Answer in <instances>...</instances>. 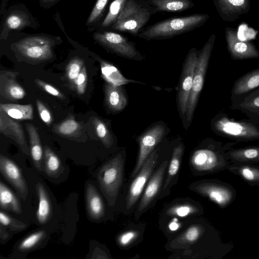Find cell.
Listing matches in <instances>:
<instances>
[{"instance_id": "cell-24", "label": "cell", "mask_w": 259, "mask_h": 259, "mask_svg": "<svg viewBox=\"0 0 259 259\" xmlns=\"http://www.w3.org/2000/svg\"><path fill=\"white\" fill-rule=\"evenodd\" d=\"M226 155L231 162L255 164L259 162V145L232 148L227 151Z\"/></svg>"}, {"instance_id": "cell-7", "label": "cell", "mask_w": 259, "mask_h": 259, "mask_svg": "<svg viewBox=\"0 0 259 259\" xmlns=\"http://www.w3.org/2000/svg\"><path fill=\"white\" fill-rule=\"evenodd\" d=\"M215 38V35L212 34L202 49L198 52L192 87L188 99L185 113L188 121H191L193 117L199 94L203 86L204 77Z\"/></svg>"}, {"instance_id": "cell-17", "label": "cell", "mask_w": 259, "mask_h": 259, "mask_svg": "<svg viewBox=\"0 0 259 259\" xmlns=\"http://www.w3.org/2000/svg\"><path fill=\"white\" fill-rule=\"evenodd\" d=\"M0 133L13 139L26 155H30L23 127L20 122L0 109Z\"/></svg>"}, {"instance_id": "cell-3", "label": "cell", "mask_w": 259, "mask_h": 259, "mask_svg": "<svg viewBox=\"0 0 259 259\" xmlns=\"http://www.w3.org/2000/svg\"><path fill=\"white\" fill-rule=\"evenodd\" d=\"M156 13L147 0H126L117 21L110 28L137 37Z\"/></svg>"}, {"instance_id": "cell-21", "label": "cell", "mask_w": 259, "mask_h": 259, "mask_svg": "<svg viewBox=\"0 0 259 259\" xmlns=\"http://www.w3.org/2000/svg\"><path fill=\"white\" fill-rule=\"evenodd\" d=\"M86 208L88 214L91 219L98 220L105 214L103 200L96 188L89 184L85 191Z\"/></svg>"}, {"instance_id": "cell-29", "label": "cell", "mask_w": 259, "mask_h": 259, "mask_svg": "<svg viewBox=\"0 0 259 259\" xmlns=\"http://www.w3.org/2000/svg\"><path fill=\"white\" fill-rule=\"evenodd\" d=\"M184 151V146L183 144H180L175 148L172 156L168 166L167 176L165 181V183L162 189L161 195L159 198H162L164 196L165 193H167L169 191L171 183L177 175L179 170L181 161Z\"/></svg>"}, {"instance_id": "cell-48", "label": "cell", "mask_w": 259, "mask_h": 259, "mask_svg": "<svg viewBox=\"0 0 259 259\" xmlns=\"http://www.w3.org/2000/svg\"><path fill=\"white\" fill-rule=\"evenodd\" d=\"M40 5L46 8L50 7L59 0H39Z\"/></svg>"}, {"instance_id": "cell-50", "label": "cell", "mask_w": 259, "mask_h": 259, "mask_svg": "<svg viewBox=\"0 0 259 259\" xmlns=\"http://www.w3.org/2000/svg\"><path fill=\"white\" fill-rule=\"evenodd\" d=\"M258 221H259V215H258Z\"/></svg>"}, {"instance_id": "cell-6", "label": "cell", "mask_w": 259, "mask_h": 259, "mask_svg": "<svg viewBox=\"0 0 259 259\" xmlns=\"http://www.w3.org/2000/svg\"><path fill=\"white\" fill-rule=\"evenodd\" d=\"M123 160L118 154L99 169L98 180L110 205H113L123 180Z\"/></svg>"}, {"instance_id": "cell-49", "label": "cell", "mask_w": 259, "mask_h": 259, "mask_svg": "<svg viewBox=\"0 0 259 259\" xmlns=\"http://www.w3.org/2000/svg\"><path fill=\"white\" fill-rule=\"evenodd\" d=\"M180 224L176 221L174 220L169 225V228L171 231L177 230L180 227Z\"/></svg>"}, {"instance_id": "cell-13", "label": "cell", "mask_w": 259, "mask_h": 259, "mask_svg": "<svg viewBox=\"0 0 259 259\" xmlns=\"http://www.w3.org/2000/svg\"><path fill=\"white\" fill-rule=\"evenodd\" d=\"M0 171L4 178L16 190L23 199L28 192L26 182L18 166L11 159L1 154Z\"/></svg>"}, {"instance_id": "cell-12", "label": "cell", "mask_w": 259, "mask_h": 259, "mask_svg": "<svg viewBox=\"0 0 259 259\" xmlns=\"http://www.w3.org/2000/svg\"><path fill=\"white\" fill-rule=\"evenodd\" d=\"M165 133L164 126L157 124L142 134L139 139V152L137 163L131 177L136 176L142 165L156 145L161 141Z\"/></svg>"}, {"instance_id": "cell-47", "label": "cell", "mask_w": 259, "mask_h": 259, "mask_svg": "<svg viewBox=\"0 0 259 259\" xmlns=\"http://www.w3.org/2000/svg\"><path fill=\"white\" fill-rule=\"evenodd\" d=\"M5 227L1 224L0 225V238L1 241H6L8 239L9 237V233L6 231Z\"/></svg>"}, {"instance_id": "cell-15", "label": "cell", "mask_w": 259, "mask_h": 259, "mask_svg": "<svg viewBox=\"0 0 259 259\" xmlns=\"http://www.w3.org/2000/svg\"><path fill=\"white\" fill-rule=\"evenodd\" d=\"M231 98L232 109L240 111L250 121L259 124V87L244 95Z\"/></svg>"}, {"instance_id": "cell-34", "label": "cell", "mask_w": 259, "mask_h": 259, "mask_svg": "<svg viewBox=\"0 0 259 259\" xmlns=\"http://www.w3.org/2000/svg\"><path fill=\"white\" fill-rule=\"evenodd\" d=\"M98 60L101 65L102 76L108 82L115 85H120L128 81H132L125 78L119 70L110 63L100 58Z\"/></svg>"}, {"instance_id": "cell-1", "label": "cell", "mask_w": 259, "mask_h": 259, "mask_svg": "<svg viewBox=\"0 0 259 259\" xmlns=\"http://www.w3.org/2000/svg\"><path fill=\"white\" fill-rule=\"evenodd\" d=\"M208 18L207 14L197 13L167 18L145 27L137 37L148 40L172 38L199 28Z\"/></svg>"}, {"instance_id": "cell-14", "label": "cell", "mask_w": 259, "mask_h": 259, "mask_svg": "<svg viewBox=\"0 0 259 259\" xmlns=\"http://www.w3.org/2000/svg\"><path fill=\"white\" fill-rule=\"evenodd\" d=\"M167 164V161L163 162L148 182L135 213L137 219L146 211L159 194Z\"/></svg>"}, {"instance_id": "cell-11", "label": "cell", "mask_w": 259, "mask_h": 259, "mask_svg": "<svg viewBox=\"0 0 259 259\" xmlns=\"http://www.w3.org/2000/svg\"><path fill=\"white\" fill-rule=\"evenodd\" d=\"M158 154L155 150L150 154L136 175L129 188L126 199V209L132 208L140 196L157 162Z\"/></svg>"}, {"instance_id": "cell-2", "label": "cell", "mask_w": 259, "mask_h": 259, "mask_svg": "<svg viewBox=\"0 0 259 259\" xmlns=\"http://www.w3.org/2000/svg\"><path fill=\"white\" fill-rule=\"evenodd\" d=\"M238 143L235 141L226 143L210 141L205 147L193 153L190 158L191 166L202 174L224 171L231 163L226 155L227 151Z\"/></svg>"}, {"instance_id": "cell-36", "label": "cell", "mask_w": 259, "mask_h": 259, "mask_svg": "<svg viewBox=\"0 0 259 259\" xmlns=\"http://www.w3.org/2000/svg\"><path fill=\"white\" fill-rule=\"evenodd\" d=\"M93 124L99 140L106 147H110L113 144V140L106 123L100 118L94 117Z\"/></svg>"}, {"instance_id": "cell-46", "label": "cell", "mask_w": 259, "mask_h": 259, "mask_svg": "<svg viewBox=\"0 0 259 259\" xmlns=\"http://www.w3.org/2000/svg\"><path fill=\"white\" fill-rule=\"evenodd\" d=\"M139 235L135 230H130L122 233L118 237V242L121 246H126L131 243Z\"/></svg>"}, {"instance_id": "cell-10", "label": "cell", "mask_w": 259, "mask_h": 259, "mask_svg": "<svg viewBox=\"0 0 259 259\" xmlns=\"http://www.w3.org/2000/svg\"><path fill=\"white\" fill-rule=\"evenodd\" d=\"M198 51L191 48L186 58L178 94V100L182 115H185L187 103L192 89L193 80L197 62Z\"/></svg>"}, {"instance_id": "cell-23", "label": "cell", "mask_w": 259, "mask_h": 259, "mask_svg": "<svg viewBox=\"0 0 259 259\" xmlns=\"http://www.w3.org/2000/svg\"><path fill=\"white\" fill-rule=\"evenodd\" d=\"M258 87L259 68L244 74L234 82L231 97L244 95Z\"/></svg>"}, {"instance_id": "cell-45", "label": "cell", "mask_w": 259, "mask_h": 259, "mask_svg": "<svg viewBox=\"0 0 259 259\" xmlns=\"http://www.w3.org/2000/svg\"><path fill=\"white\" fill-rule=\"evenodd\" d=\"M35 84L41 90L48 94L59 98H63L64 96L57 89L39 79H34Z\"/></svg>"}, {"instance_id": "cell-27", "label": "cell", "mask_w": 259, "mask_h": 259, "mask_svg": "<svg viewBox=\"0 0 259 259\" xmlns=\"http://www.w3.org/2000/svg\"><path fill=\"white\" fill-rule=\"evenodd\" d=\"M205 227L201 224H194L176 238L170 244L172 248H182L196 243L205 232Z\"/></svg>"}, {"instance_id": "cell-38", "label": "cell", "mask_w": 259, "mask_h": 259, "mask_svg": "<svg viewBox=\"0 0 259 259\" xmlns=\"http://www.w3.org/2000/svg\"><path fill=\"white\" fill-rule=\"evenodd\" d=\"M202 211V207L186 203L172 206L167 209L166 213L168 215L184 217L193 214L201 213Z\"/></svg>"}, {"instance_id": "cell-8", "label": "cell", "mask_w": 259, "mask_h": 259, "mask_svg": "<svg viewBox=\"0 0 259 259\" xmlns=\"http://www.w3.org/2000/svg\"><path fill=\"white\" fill-rule=\"evenodd\" d=\"M193 189L209 199L222 208L227 207L235 200L237 192L234 187L219 180H206L194 184Z\"/></svg>"}, {"instance_id": "cell-25", "label": "cell", "mask_w": 259, "mask_h": 259, "mask_svg": "<svg viewBox=\"0 0 259 259\" xmlns=\"http://www.w3.org/2000/svg\"><path fill=\"white\" fill-rule=\"evenodd\" d=\"M28 134L30 153L35 168L39 171L42 169L43 151L40 137L35 126L31 123L25 124Z\"/></svg>"}, {"instance_id": "cell-42", "label": "cell", "mask_w": 259, "mask_h": 259, "mask_svg": "<svg viewBox=\"0 0 259 259\" xmlns=\"http://www.w3.org/2000/svg\"><path fill=\"white\" fill-rule=\"evenodd\" d=\"M0 223L5 227L9 228L13 231H20L27 228V225L25 223L7 214L2 211L0 212Z\"/></svg>"}, {"instance_id": "cell-43", "label": "cell", "mask_w": 259, "mask_h": 259, "mask_svg": "<svg viewBox=\"0 0 259 259\" xmlns=\"http://www.w3.org/2000/svg\"><path fill=\"white\" fill-rule=\"evenodd\" d=\"M87 83V70L85 67L83 66L80 72L75 80L73 87L78 94L81 95L83 94L85 91Z\"/></svg>"}, {"instance_id": "cell-4", "label": "cell", "mask_w": 259, "mask_h": 259, "mask_svg": "<svg viewBox=\"0 0 259 259\" xmlns=\"http://www.w3.org/2000/svg\"><path fill=\"white\" fill-rule=\"evenodd\" d=\"M211 127L218 135L237 143L259 140V124L249 119L236 120L222 113L213 119Z\"/></svg>"}, {"instance_id": "cell-19", "label": "cell", "mask_w": 259, "mask_h": 259, "mask_svg": "<svg viewBox=\"0 0 259 259\" xmlns=\"http://www.w3.org/2000/svg\"><path fill=\"white\" fill-rule=\"evenodd\" d=\"M227 169L239 177L250 186L259 188V166L252 163L231 162Z\"/></svg>"}, {"instance_id": "cell-31", "label": "cell", "mask_w": 259, "mask_h": 259, "mask_svg": "<svg viewBox=\"0 0 259 259\" xmlns=\"http://www.w3.org/2000/svg\"><path fill=\"white\" fill-rule=\"evenodd\" d=\"M0 206L2 209L17 214L22 212L21 205L18 198L2 181L0 182Z\"/></svg>"}, {"instance_id": "cell-5", "label": "cell", "mask_w": 259, "mask_h": 259, "mask_svg": "<svg viewBox=\"0 0 259 259\" xmlns=\"http://www.w3.org/2000/svg\"><path fill=\"white\" fill-rule=\"evenodd\" d=\"M54 45V40L49 37L34 35L15 43L14 50L25 61L37 64L53 58Z\"/></svg>"}, {"instance_id": "cell-33", "label": "cell", "mask_w": 259, "mask_h": 259, "mask_svg": "<svg viewBox=\"0 0 259 259\" xmlns=\"http://www.w3.org/2000/svg\"><path fill=\"white\" fill-rule=\"evenodd\" d=\"M30 24L28 16L21 11H15L10 13L6 18L1 36L12 30H20Z\"/></svg>"}, {"instance_id": "cell-41", "label": "cell", "mask_w": 259, "mask_h": 259, "mask_svg": "<svg viewBox=\"0 0 259 259\" xmlns=\"http://www.w3.org/2000/svg\"><path fill=\"white\" fill-rule=\"evenodd\" d=\"M109 1L110 0H97L87 20L86 23L87 25H92L97 22L101 19Z\"/></svg>"}, {"instance_id": "cell-30", "label": "cell", "mask_w": 259, "mask_h": 259, "mask_svg": "<svg viewBox=\"0 0 259 259\" xmlns=\"http://www.w3.org/2000/svg\"><path fill=\"white\" fill-rule=\"evenodd\" d=\"M0 109L16 120H32L33 118V109L31 104H1Z\"/></svg>"}, {"instance_id": "cell-28", "label": "cell", "mask_w": 259, "mask_h": 259, "mask_svg": "<svg viewBox=\"0 0 259 259\" xmlns=\"http://www.w3.org/2000/svg\"><path fill=\"white\" fill-rule=\"evenodd\" d=\"M36 189L38 198L36 217L38 222L44 225L47 223L51 215V201L48 192L41 183L36 184Z\"/></svg>"}, {"instance_id": "cell-39", "label": "cell", "mask_w": 259, "mask_h": 259, "mask_svg": "<svg viewBox=\"0 0 259 259\" xmlns=\"http://www.w3.org/2000/svg\"><path fill=\"white\" fill-rule=\"evenodd\" d=\"M83 66V60L78 57L72 58L68 63L66 69V75L72 87Z\"/></svg>"}, {"instance_id": "cell-44", "label": "cell", "mask_w": 259, "mask_h": 259, "mask_svg": "<svg viewBox=\"0 0 259 259\" xmlns=\"http://www.w3.org/2000/svg\"><path fill=\"white\" fill-rule=\"evenodd\" d=\"M36 103L40 118L48 126H50L53 121L52 113L41 101L37 100Z\"/></svg>"}, {"instance_id": "cell-22", "label": "cell", "mask_w": 259, "mask_h": 259, "mask_svg": "<svg viewBox=\"0 0 259 259\" xmlns=\"http://www.w3.org/2000/svg\"><path fill=\"white\" fill-rule=\"evenodd\" d=\"M214 3L221 16L228 19L246 12L249 6V0H214Z\"/></svg>"}, {"instance_id": "cell-18", "label": "cell", "mask_w": 259, "mask_h": 259, "mask_svg": "<svg viewBox=\"0 0 259 259\" xmlns=\"http://www.w3.org/2000/svg\"><path fill=\"white\" fill-rule=\"evenodd\" d=\"M18 74L17 72L9 70L0 71V95L9 101L21 100L26 95L24 89L16 79Z\"/></svg>"}, {"instance_id": "cell-26", "label": "cell", "mask_w": 259, "mask_h": 259, "mask_svg": "<svg viewBox=\"0 0 259 259\" xmlns=\"http://www.w3.org/2000/svg\"><path fill=\"white\" fill-rule=\"evenodd\" d=\"M157 13H181L194 6L192 0H147Z\"/></svg>"}, {"instance_id": "cell-9", "label": "cell", "mask_w": 259, "mask_h": 259, "mask_svg": "<svg viewBox=\"0 0 259 259\" xmlns=\"http://www.w3.org/2000/svg\"><path fill=\"white\" fill-rule=\"evenodd\" d=\"M93 37L99 44L119 56L137 60L143 59L135 44L120 33L108 31L96 32Z\"/></svg>"}, {"instance_id": "cell-20", "label": "cell", "mask_w": 259, "mask_h": 259, "mask_svg": "<svg viewBox=\"0 0 259 259\" xmlns=\"http://www.w3.org/2000/svg\"><path fill=\"white\" fill-rule=\"evenodd\" d=\"M105 101L109 110L117 112L122 110L127 104V99L120 85L107 82L104 87Z\"/></svg>"}, {"instance_id": "cell-32", "label": "cell", "mask_w": 259, "mask_h": 259, "mask_svg": "<svg viewBox=\"0 0 259 259\" xmlns=\"http://www.w3.org/2000/svg\"><path fill=\"white\" fill-rule=\"evenodd\" d=\"M80 124L76 121L72 115H69L61 122L53 127V131L62 137H76L81 132Z\"/></svg>"}, {"instance_id": "cell-16", "label": "cell", "mask_w": 259, "mask_h": 259, "mask_svg": "<svg viewBox=\"0 0 259 259\" xmlns=\"http://www.w3.org/2000/svg\"><path fill=\"white\" fill-rule=\"evenodd\" d=\"M226 39L230 55L235 60H244L259 58V51L251 43L240 40L235 31L226 29Z\"/></svg>"}, {"instance_id": "cell-37", "label": "cell", "mask_w": 259, "mask_h": 259, "mask_svg": "<svg viewBox=\"0 0 259 259\" xmlns=\"http://www.w3.org/2000/svg\"><path fill=\"white\" fill-rule=\"evenodd\" d=\"M126 0H114L110 5L108 12L101 24L102 28L111 27L117 21Z\"/></svg>"}, {"instance_id": "cell-35", "label": "cell", "mask_w": 259, "mask_h": 259, "mask_svg": "<svg viewBox=\"0 0 259 259\" xmlns=\"http://www.w3.org/2000/svg\"><path fill=\"white\" fill-rule=\"evenodd\" d=\"M44 158L46 174L51 177H57L61 170V163L58 156L49 147L46 146Z\"/></svg>"}, {"instance_id": "cell-40", "label": "cell", "mask_w": 259, "mask_h": 259, "mask_svg": "<svg viewBox=\"0 0 259 259\" xmlns=\"http://www.w3.org/2000/svg\"><path fill=\"white\" fill-rule=\"evenodd\" d=\"M46 236L44 230L35 232L24 239L19 246L22 251L30 250L37 245Z\"/></svg>"}]
</instances>
